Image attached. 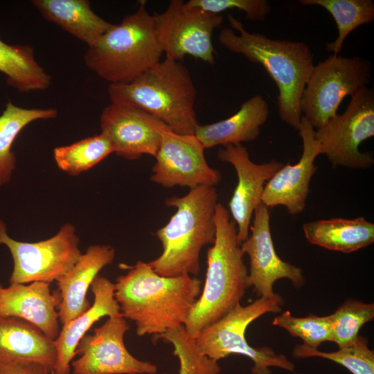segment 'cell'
<instances>
[{
  "mask_svg": "<svg viewBox=\"0 0 374 374\" xmlns=\"http://www.w3.org/2000/svg\"><path fill=\"white\" fill-rule=\"evenodd\" d=\"M217 199L215 187L199 186L184 196L165 200L166 205L176 211L156 232L162 253L148 263L157 274L166 277L199 274L201 250L215 240Z\"/></svg>",
  "mask_w": 374,
  "mask_h": 374,
  "instance_id": "4",
  "label": "cell"
},
{
  "mask_svg": "<svg viewBox=\"0 0 374 374\" xmlns=\"http://www.w3.org/2000/svg\"><path fill=\"white\" fill-rule=\"evenodd\" d=\"M112 103L139 108L181 134H195L196 89L181 62L165 58L132 81L109 84Z\"/></svg>",
  "mask_w": 374,
  "mask_h": 374,
  "instance_id": "5",
  "label": "cell"
},
{
  "mask_svg": "<svg viewBox=\"0 0 374 374\" xmlns=\"http://www.w3.org/2000/svg\"><path fill=\"white\" fill-rule=\"evenodd\" d=\"M304 6H319L333 17L338 35L333 42H327L326 48L333 55H339L348 35L357 27L374 20L373 0H301Z\"/></svg>",
  "mask_w": 374,
  "mask_h": 374,
  "instance_id": "27",
  "label": "cell"
},
{
  "mask_svg": "<svg viewBox=\"0 0 374 374\" xmlns=\"http://www.w3.org/2000/svg\"><path fill=\"white\" fill-rule=\"evenodd\" d=\"M0 71L7 83L20 92L45 90L51 76L38 64L30 46L10 45L0 39Z\"/></svg>",
  "mask_w": 374,
  "mask_h": 374,
  "instance_id": "25",
  "label": "cell"
},
{
  "mask_svg": "<svg viewBox=\"0 0 374 374\" xmlns=\"http://www.w3.org/2000/svg\"><path fill=\"white\" fill-rule=\"evenodd\" d=\"M90 289L94 297L90 308L63 325L55 340L57 359L53 374H70L78 344L86 332L102 317L121 314L114 296V283L109 279L98 275Z\"/></svg>",
  "mask_w": 374,
  "mask_h": 374,
  "instance_id": "20",
  "label": "cell"
},
{
  "mask_svg": "<svg viewBox=\"0 0 374 374\" xmlns=\"http://www.w3.org/2000/svg\"><path fill=\"white\" fill-rule=\"evenodd\" d=\"M57 359L55 340L33 324L15 317H0V367L36 362L52 372Z\"/></svg>",
  "mask_w": 374,
  "mask_h": 374,
  "instance_id": "21",
  "label": "cell"
},
{
  "mask_svg": "<svg viewBox=\"0 0 374 374\" xmlns=\"http://www.w3.org/2000/svg\"><path fill=\"white\" fill-rule=\"evenodd\" d=\"M158 41L166 58L181 62L190 55L210 64L215 63L213 30L223 17L181 0H172L161 13L152 15Z\"/></svg>",
  "mask_w": 374,
  "mask_h": 374,
  "instance_id": "11",
  "label": "cell"
},
{
  "mask_svg": "<svg viewBox=\"0 0 374 374\" xmlns=\"http://www.w3.org/2000/svg\"><path fill=\"white\" fill-rule=\"evenodd\" d=\"M116 251L106 244L89 246L73 267L56 283L60 302L57 308L59 321L63 326L88 310L89 288L98 273L114 260Z\"/></svg>",
  "mask_w": 374,
  "mask_h": 374,
  "instance_id": "19",
  "label": "cell"
},
{
  "mask_svg": "<svg viewBox=\"0 0 374 374\" xmlns=\"http://www.w3.org/2000/svg\"><path fill=\"white\" fill-rule=\"evenodd\" d=\"M187 3L204 11L219 14L227 10L244 11L247 19L264 21L271 12V6L265 0H190Z\"/></svg>",
  "mask_w": 374,
  "mask_h": 374,
  "instance_id": "33",
  "label": "cell"
},
{
  "mask_svg": "<svg viewBox=\"0 0 374 374\" xmlns=\"http://www.w3.org/2000/svg\"><path fill=\"white\" fill-rule=\"evenodd\" d=\"M51 283H0V317L25 320L55 340L60 329L57 308L60 302L57 290L51 291Z\"/></svg>",
  "mask_w": 374,
  "mask_h": 374,
  "instance_id": "18",
  "label": "cell"
},
{
  "mask_svg": "<svg viewBox=\"0 0 374 374\" xmlns=\"http://www.w3.org/2000/svg\"><path fill=\"white\" fill-rule=\"evenodd\" d=\"M281 305L274 300L258 298L252 303L236 306L222 318L206 326L195 337L198 350L217 362L231 355H240L253 362L251 374H271V368L289 372L294 364L284 354L269 346L253 347L245 337L249 325L267 313L281 312Z\"/></svg>",
  "mask_w": 374,
  "mask_h": 374,
  "instance_id": "7",
  "label": "cell"
},
{
  "mask_svg": "<svg viewBox=\"0 0 374 374\" xmlns=\"http://www.w3.org/2000/svg\"><path fill=\"white\" fill-rule=\"evenodd\" d=\"M374 136V91L367 86L350 96L345 112L317 129L314 136L321 154L331 164L366 169L374 163L373 152H362L361 143Z\"/></svg>",
  "mask_w": 374,
  "mask_h": 374,
  "instance_id": "10",
  "label": "cell"
},
{
  "mask_svg": "<svg viewBox=\"0 0 374 374\" xmlns=\"http://www.w3.org/2000/svg\"><path fill=\"white\" fill-rule=\"evenodd\" d=\"M153 15L141 1L134 12L113 24L84 55L86 66L110 84L128 83L161 61Z\"/></svg>",
  "mask_w": 374,
  "mask_h": 374,
  "instance_id": "6",
  "label": "cell"
},
{
  "mask_svg": "<svg viewBox=\"0 0 374 374\" xmlns=\"http://www.w3.org/2000/svg\"><path fill=\"white\" fill-rule=\"evenodd\" d=\"M130 325L122 314L108 317L92 335H85L71 362L73 374H156V364L134 357L127 349L124 337Z\"/></svg>",
  "mask_w": 374,
  "mask_h": 374,
  "instance_id": "12",
  "label": "cell"
},
{
  "mask_svg": "<svg viewBox=\"0 0 374 374\" xmlns=\"http://www.w3.org/2000/svg\"><path fill=\"white\" fill-rule=\"evenodd\" d=\"M32 3L44 18L57 24L88 46L113 25L96 14L88 0H33Z\"/></svg>",
  "mask_w": 374,
  "mask_h": 374,
  "instance_id": "24",
  "label": "cell"
},
{
  "mask_svg": "<svg viewBox=\"0 0 374 374\" xmlns=\"http://www.w3.org/2000/svg\"><path fill=\"white\" fill-rule=\"evenodd\" d=\"M303 142V152L298 163L283 165L266 183L261 202L269 208L283 206L292 215L303 212L312 176L317 170L316 158L321 154L314 128L302 116L297 130Z\"/></svg>",
  "mask_w": 374,
  "mask_h": 374,
  "instance_id": "17",
  "label": "cell"
},
{
  "mask_svg": "<svg viewBox=\"0 0 374 374\" xmlns=\"http://www.w3.org/2000/svg\"><path fill=\"white\" fill-rule=\"evenodd\" d=\"M374 319V304L346 299L331 314L332 342L339 348L351 344L362 327Z\"/></svg>",
  "mask_w": 374,
  "mask_h": 374,
  "instance_id": "31",
  "label": "cell"
},
{
  "mask_svg": "<svg viewBox=\"0 0 374 374\" xmlns=\"http://www.w3.org/2000/svg\"><path fill=\"white\" fill-rule=\"evenodd\" d=\"M124 267L128 271L114 283V296L122 316L134 322L138 336L154 337L184 326L201 294L199 278L162 276L141 260Z\"/></svg>",
  "mask_w": 374,
  "mask_h": 374,
  "instance_id": "1",
  "label": "cell"
},
{
  "mask_svg": "<svg viewBox=\"0 0 374 374\" xmlns=\"http://www.w3.org/2000/svg\"><path fill=\"white\" fill-rule=\"evenodd\" d=\"M216 235L207 251L206 279L184 327L193 339L240 304L249 287L248 269L229 211L218 203L215 214Z\"/></svg>",
  "mask_w": 374,
  "mask_h": 374,
  "instance_id": "3",
  "label": "cell"
},
{
  "mask_svg": "<svg viewBox=\"0 0 374 374\" xmlns=\"http://www.w3.org/2000/svg\"><path fill=\"white\" fill-rule=\"evenodd\" d=\"M159 339L172 345V354L179 364V374H221L218 362L198 350L195 339L188 335L184 326L153 337V341Z\"/></svg>",
  "mask_w": 374,
  "mask_h": 374,
  "instance_id": "30",
  "label": "cell"
},
{
  "mask_svg": "<svg viewBox=\"0 0 374 374\" xmlns=\"http://www.w3.org/2000/svg\"><path fill=\"white\" fill-rule=\"evenodd\" d=\"M371 69L365 58L330 55L314 66L301 99V114L314 128H320L337 116L345 97L370 84Z\"/></svg>",
  "mask_w": 374,
  "mask_h": 374,
  "instance_id": "8",
  "label": "cell"
},
{
  "mask_svg": "<svg viewBox=\"0 0 374 374\" xmlns=\"http://www.w3.org/2000/svg\"><path fill=\"white\" fill-rule=\"evenodd\" d=\"M57 116L54 108H22L11 102L0 116V186L10 181L16 166L12 145L19 132L30 123L37 120L53 119Z\"/></svg>",
  "mask_w": 374,
  "mask_h": 374,
  "instance_id": "26",
  "label": "cell"
},
{
  "mask_svg": "<svg viewBox=\"0 0 374 374\" xmlns=\"http://www.w3.org/2000/svg\"><path fill=\"white\" fill-rule=\"evenodd\" d=\"M251 235L241 243L243 254L249 258V285L258 298L284 305L283 299L274 291L275 282L288 279L296 289L303 287L305 278L303 269L283 260L276 252L270 229L269 208L261 203L254 211Z\"/></svg>",
  "mask_w": 374,
  "mask_h": 374,
  "instance_id": "14",
  "label": "cell"
},
{
  "mask_svg": "<svg viewBox=\"0 0 374 374\" xmlns=\"http://www.w3.org/2000/svg\"><path fill=\"white\" fill-rule=\"evenodd\" d=\"M114 152L109 139L100 133L66 146L56 147L53 156L58 168L71 176H78Z\"/></svg>",
  "mask_w": 374,
  "mask_h": 374,
  "instance_id": "28",
  "label": "cell"
},
{
  "mask_svg": "<svg viewBox=\"0 0 374 374\" xmlns=\"http://www.w3.org/2000/svg\"><path fill=\"white\" fill-rule=\"evenodd\" d=\"M167 127L148 113L134 107L112 103L100 116V127L110 141L114 152L128 160L143 154L155 157L161 143V130Z\"/></svg>",
  "mask_w": 374,
  "mask_h": 374,
  "instance_id": "16",
  "label": "cell"
},
{
  "mask_svg": "<svg viewBox=\"0 0 374 374\" xmlns=\"http://www.w3.org/2000/svg\"><path fill=\"white\" fill-rule=\"evenodd\" d=\"M368 343L367 337L359 335L351 344L332 352L298 344L293 348L292 355L299 359H328L344 366L352 374H374V351L368 347Z\"/></svg>",
  "mask_w": 374,
  "mask_h": 374,
  "instance_id": "29",
  "label": "cell"
},
{
  "mask_svg": "<svg viewBox=\"0 0 374 374\" xmlns=\"http://www.w3.org/2000/svg\"><path fill=\"white\" fill-rule=\"evenodd\" d=\"M0 374H52V372L43 364L27 362L1 366Z\"/></svg>",
  "mask_w": 374,
  "mask_h": 374,
  "instance_id": "34",
  "label": "cell"
},
{
  "mask_svg": "<svg viewBox=\"0 0 374 374\" xmlns=\"http://www.w3.org/2000/svg\"><path fill=\"white\" fill-rule=\"evenodd\" d=\"M305 239L328 250L350 253L374 242V224L363 217L331 218L305 223Z\"/></svg>",
  "mask_w": 374,
  "mask_h": 374,
  "instance_id": "23",
  "label": "cell"
},
{
  "mask_svg": "<svg viewBox=\"0 0 374 374\" xmlns=\"http://www.w3.org/2000/svg\"><path fill=\"white\" fill-rule=\"evenodd\" d=\"M231 28L221 30L219 43L231 52L262 65L274 81L278 90L277 105L280 120L298 130L301 99L314 69V55L303 42L273 39L247 31L240 21L228 16Z\"/></svg>",
  "mask_w": 374,
  "mask_h": 374,
  "instance_id": "2",
  "label": "cell"
},
{
  "mask_svg": "<svg viewBox=\"0 0 374 374\" xmlns=\"http://www.w3.org/2000/svg\"><path fill=\"white\" fill-rule=\"evenodd\" d=\"M272 324L285 330L292 337L300 338L303 345L311 348H318L325 341H332L331 314H310L297 317L285 311L276 316Z\"/></svg>",
  "mask_w": 374,
  "mask_h": 374,
  "instance_id": "32",
  "label": "cell"
},
{
  "mask_svg": "<svg viewBox=\"0 0 374 374\" xmlns=\"http://www.w3.org/2000/svg\"><path fill=\"white\" fill-rule=\"evenodd\" d=\"M79 242L75 227L69 223L47 240L26 242L11 238L6 224L0 220V244L8 247L13 260L10 283L57 282L80 257Z\"/></svg>",
  "mask_w": 374,
  "mask_h": 374,
  "instance_id": "9",
  "label": "cell"
},
{
  "mask_svg": "<svg viewBox=\"0 0 374 374\" xmlns=\"http://www.w3.org/2000/svg\"><path fill=\"white\" fill-rule=\"evenodd\" d=\"M217 157L220 161L231 164L237 174L238 184L229 207L241 244L249 235L251 220L254 211L262 203L266 183L284 164L276 159L256 163L251 160L247 148L242 144L220 148Z\"/></svg>",
  "mask_w": 374,
  "mask_h": 374,
  "instance_id": "15",
  "label": "cell"
},
{
  "mask_svg": "<svg viewBox=\"0 0 374 374\" xmlns=\"http://www.w3.org/2000/svg\"><path fill=\"white\" fill-rule=\"evenodd\" d=\"M267 102L256 95L244 102L231 116L218 122L199 125L195 133L204 149L238 145L256 140L269 116Z\"/></svg>",
  "mask_w": 374,
  "mask_h": 374,
  "instance_id": "22",
  "label": "cell"
},
{
  "mask_svg": "<svg viewBox=\"0 0 374 374\" xmlns=\"http://www.w3.org/2000/svg\"><path fill=\"white\" fill-rule=\"evenodd\" d=\"M204 150L195 134H181L168 127L163 128L150 181L164 188L215 187L221 181V174L208 164Z\"/></svg>",
  "mask_w": 374,
  "mask_h": 374,
  "instance_id": "13",
  "label": "cell"
}]
</instances>
